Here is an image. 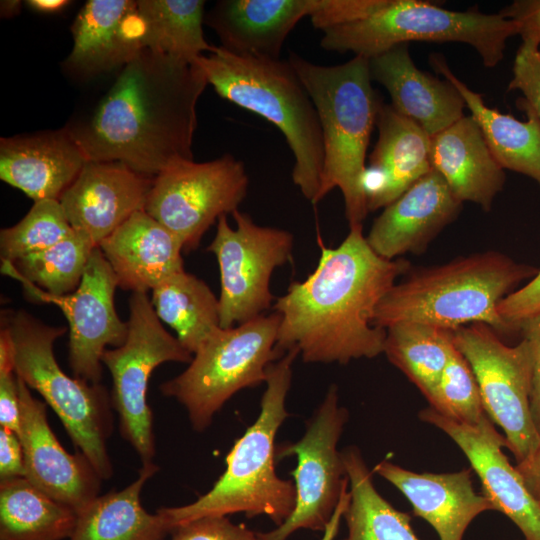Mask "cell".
Masks as SVG:
<instances>
[{
  "label": "cell",
  "mask_w": 540,
  "mask_h": 540,
  "mask_svg": "<svg viewBox=\"0 0 540 540\" xmlns=\"http://www.w3.org/2000/svg\"><path fill=\"white\" fill-rule=\"evenodd\" d=\"M91 239L75 231L56 245L13 262H2V272L43 292L61 296L74 292L93 250Z\"/></svg>",
  "instance_id": "cell-35"
},
{
  "label": "cell",
  "mask_w": 540,
  "mask_h": 540,
  "mask_svg": "<svg viewBox=\"0 0 540 540\" xmlns=\"http://www.w3.org/2000/svg\"><path fill=\"white\" fill-rule=\"evenodd\" d=\"M88 162L66 126L0 139V178L36 201L59 200Z\"/></svg>",
  "instance_id": "cell-23"
},
{
  "label": "cell",
  "mask_w": 540,
  "mask_h": 540,
  "mask_svg": "<svg viewBox=\"0 0 540 540\" xmlns=\"http://www.w3.org/2000/svg\"><path fill=\"white\" fill-rule=\"evenodd\" d=\"M497 312L505 323L509 336L519 334L526 320L540 314V270L527 284L506 296Z\"/></svg>",
  "instance_id": "cell-41"
},
{
  "label": "cell",
  "mask_w": 540,
  "mask_h": 540,
  "mask_svg": "<svg viewBox=\"0 0 540 540\" xmlns=\"http://www.w3.org/2000/svg\"><path fill=\"white\" fill-rule=\"evenodd\" d=\"M348 419V410L339 405L338 390L333 384L307 422L302 438L276 446V458L297 457V466L291 472L295 507L280 526L258 533L261 540H287L299 529L325 530L349 483L342 453L337 449Z\"/></svg>",
  "instance_id": "cell-14"
},
{
  "label": "cell",
  "mask_w": 540,
  "mask_h": 540,
  "mask_svg": "<svg viewBox=\"0 0 540 540\" xmlns=\"http://www.w3.org/2000/svg\"><path fill=\"white\" fill-rule=\"evenodd\" d=\"M430 64L460 93L500 166L528 176L540 186V121L534 111L519 98L517 106L526 113L527 120L501 113L486 106L482 95L462 82L442 55L431 54Z\"/></svg>",
  "instance_id": "cell-28"
},
{
  "label": "cell",
  "mask_w": 540,
  "mask_h": 540,
  "mask_svg": "<svg viewBox=\"0 0 540 540\" xmlns=\"http://www.w3.org/2000/svg\"><path fill=\"white\" fill-rule=\"evenodd\" d=\"M248 185L245 164L231 154L206 162L181 159L153 178L144 210L188 252L215 221L238 210Z\"/></svg>",
  "instance_id": "cell-12"
},
{
  "label": "cell",
  "mask_w": 540,
  "mask_h": 540,
  "mask_svg": "<svg viewBox=\"0 0 540 540\" xmlns=\"http://www.w3.org/2000/svg\"><path fill=\"white\" fill-rule=\"evenodd\" d=\"M68 0H28L25 4L35 12L43 14H55L69 6Z\"/></svg>",
  "instance_id": "cell-48"
},
{
  "label": "cell",
  "mask_w": 540,
  "mask_h": 540,
  "mask_svg": "<svg viewBox=\"0 0 540 540\" xmlns=\"http://www.w3.org/2000/svg\"><path fill=\"white\" fill-rule=\"evenodd\" d=\"M426 400L442 416L471 426L487 415L475 375L456 347Z\"/></svg>",
  "instance_id": "cell-37"
},
{
  "label": "cell",
  "mask_w": 540,
  "mask_h": 540,
  "mask_svg": "<svg viewBox=\"0 0 540 540\" xmlns=\"http://www.w3.org/2000/svg\"><path fill=\"white\" fill-rule=\"evenodd\" d=\"M515 35L518 25L500 13L453 11L422 0H387L366 18L324 30L320 46L370 59L410 41L461 42L476 50L485 67L493 68Z\"/></svg>",
  "instance_id": "cell-8"
},
{
  "label": "cell",
  "mask_w": 540,
  "mask_h": 540,
  "mask_svg": "<svg viewBox=\"0 0 540 540\" xmlns=\"http://www.w3.org/2000/svg\"><path fill=\"white\" fill-rule=\"evenodd\" d=\"M299 351L293 348L267 369L266 390L256 421L235 441L226 456V469L213 487L196 501L178 507H164L172 530L175 526L204 516L244 513L247 518L268 516L280 526L295 507L292 480L275 471V436L290 415L286 397L291 385L292 364Z\"/></svg>",
  "instance_id": "cell-4"
},
{
  "label": "cell",
  "mask_w": 540,
  "mask_h": 540,
  "mask_svg": "<svg viewBox=\"0 0 540 540\" xmlns=\"http://www.w3.org/2000/svg\"><path fill=\"white\" fill-rule=\"evenodd\" d=\"M418 417L457 444L478 475L483 494L495 511L507 516L524 540H540V505L502 451V447H507L506 438L496 430L490 417L485 415L477 425L471 426L442 416L430 406L422 409Z\"/></svg>",
  "instance_id": "cell-16"
},
{
  "label": "cell",
  "mask_w": 540,
  "mask_h": 540,
  "mask_svg": "<svg viewBox=\"0 0 540 540\" xmlns=\"http://www.w3.org/2000/svg\"><path fill=\"white\" fill-rule=\"evenodd\" d=\"M538 271L497 251L409 270L381 300L373 324L387 329L401 322H418L454 331L484 323L503 338L509 332L497 312L499 303Z\"/></svg>",
  "instance_id": "cell-3"
},
{
  "label": "cell",
  "mask_w": 540,
  "mask_h": 540,
  "mask_svg": "<svg viewBox=\"0 0 540 540\" xmlns=\"http://www.w3.org/2000/svg\"><path fill=\"white\" fill-rule=\"evenodd\" d=\"M157 470L153 462L142 464L131 484L94 498L77 514L69 540H165L171 525L158 510L149 513L141 503L143 486Z\"/></svg>",
  "instance_id": "cell-29"
},
{
  "label": "cell",
  "mask_w": 540,
  "mask_h": 540,
  "mask_svg": "<svg viewBox=\"0 0 540 540\" xmlns=\"http://www.w3.org/2000/svg\"><path fill=\"white\" fill-rule=\"evenodd\" d=\"M376 127L378 139L362 178L369 212L390 205L432 169L431 137L420 125L381 102Z\"/></svg>",
  "instance_id": "cell-22"
},
{
  "label": "cell",
  "mask_w": 540,
  "mask_h": 540,
  "mask_svg": "<svg viewBox=\"0 0 540 540\" xmlns=\"http://www.w3.org/2000/svg\"><path fill=\"white\" fill-rule=\"evenodd\" d=\"M279 324L273 312L219 328L181 374L160 385L161 393L184 406L195 431H204L234 394L266 382L269 365L282 357L275 349Z\"/></svg>",
  "instance_id": "cell-9"
},
{
  "label": "cell",
  "mask_w": 540,
  "mask_h": 540,
  "mask_svg": "<svg viewBox=\"0 0 540 540\" xmlns=\"http://www.w3.org/2000/svg\"><path fill=\"white\" fill-rule=\"evenodd\" d=\"M1 326L13 344L17 376L54 410L77 451L101 479H110L113 466L107 439L113 426L111 397L100 383L70 377L58 365L54 342L66 328L49 326L22 309L4 312Z\"/></svg>",
  "instance_id": "cell-7"
},
{
  "label": "cell",
  "mask_w": 540,
  "mask_h": 540,
  "mask_svg": "<svg viewBox=\"0 0 540 540\" xmlns=\"http://www.w3.org/2000/svg\"><path fill=\"white\" fill-rule=\"evenodd\" d=\"M153 178L115 161H88L59 199L74 229L95 246L144 210Z\"/></svg>",
  "instance_id": "cell-18"
},
{
  "label": "cell",
  "mask_w": 540,
  "mask_h": 540,
  "mask_svg": "<svg viewBox=\"0 0 540 540\" xmlns=\"http://www.w3.org/2000/svg\"><path fill=\"white\" fill-rule=\"evenodd\" d=\"M519 335L527 341L530 349L532 362L530 408L540 435V314L522 323Z\"/></svg>",
  "instance_id": "cell-43"
},
{
  "label": "cell",
  "mask_w": 540,
  "mask_h": 540,
  "mask_svg": "<svg viewBox=\"0 0 540 540\" xmlns=\"http://www.w3.org/2000/svg\"><path fill=\"white\" fill-rule=\"evenodd\" d=\"M515 468L523 478L530 494L540 505V444L529 457L516 463Z\"/></svg>",
  "instance_id": "cell-46"
},
{
  "label": "cell",
  "mask_w": 540,
  "mask_h": 540,
  "mask_svg": "<svg viewBox=\"0 0 540 540\" xmlns=\"http://www.w3.org/2000/svg\"><path fill=\"white\" fill-rule=\"evenodd\" d=\"M98 247L115 273L118 287L132 293L152 291L184 270L182 242L145 210L134 213Z\"/></svg>",
  "instance_id": "cell-26"
},
{
  "label": "cell",
  "mask_w": 540,
  "mask_h": 540,
  "mask_svg": "<svg viewBox=\"0 0 540 540\" xmlns=\"http://www.w3.org/2000/svg\"><path fill=\"white\" fill-rule=\"evenodd\" d=\"M320 0H222L205 14L221 47L239 55L280 59L283 44Z\"/></svg>",
  "instance_id": "cell-25"
},
{
  "label": "cell",
  "mask_w": 540,
  "mask_h": 540,
  "mask_svg": "<svg viewBox=\"0 0 540 540\" xmlns=\"http://www.w3.org/2000/svg\"><path fill=\"white\" fill-rule=\"evenodd\" d=\"M71 31L73 47L64 68L78 78L119 71L145 50L143 22L134 0H89Z\"/></svg>",
  "instance_id": "cell-20"
},
{
  "label": "cell",
  "mask_w": 540,
  "mask_h": 540,
  "mask_svg": "<svg viewBox=\"0 0 540 540\" xmlns=\"http://www.w3.org/2000/svg\"><path fill=\"white\" fill-rule=\"evenodd\" d=\"M395 486L410 502L414 515L423 518L440 540H464L473 520L495 511L473 485L472 468L448 473H418L384 459L372 470Z\"/></svg>",
  "instance_id": "cell-21"
},
{
  "label": "cell",
  "mask_w": 540,
  "mask_h": 540,
  "mask_svg": "<svg viewBox=\"0 0 540 540\" xmlns=\"http://www.w3.org/2000/svg\"><path fill=\"white\" fill-rule=\"evenodd\" d=\"M18 389L25 478L78 514L100 495L102 479L81 452L73 455L63 448L49 426L46 404L19 377Z\"/></svg>",
  "instance_id": "cell-17"
},
{
  "label": "cell",
  "mask_w": 540,
  "mask_h": 540,
  "mask_svg": "<svg viewBox=\"0 0 540 540\" xmlns=\"http://www.w3.org/2000/svg\"><path fill=\"white\" fill-rule=\"evenodd\" d=\"M499 13L518 25L522 42L540 47V0H516Z\"/></svg>",
  "instance_id": "cell-44"
},
{
  "label": "cell",
  "mask_w": 540,
  "mask_h": 540,
  "mask_svg": "<svg viewBox=\"0 0 540 540\" xmlns=\"http://www.w3.org/2000/svg\"><path fill=\"white\" fill-rule=\"evenodd\" d=\"M59 200L34 202L29 212L15 225L0 232L2 262L46 250L74 233Z\"/></svg>",
  "instance_id": "cell-36"
},
{
  "label": "cell",
  "mask_w": 540,
  "mask_h": 540,
  "mask_svg": "<svg viewBox=\"0 0 540 540\" xmlns=\"http://www.w3.org/2000/svg\"><path fill=\"white\" fill-rule=\"evenodd\" d=\"M217 221L216 234L207 250L217 259L220 271L219 313L223 329L258 317L270 307L273 271L292 257L293 235L284 229L256 224L239 209Z\"/></svg>",
  "instance_id": "cell-13"
},
{
  "label": "cell",
  "mask_w": 540,
  "mask_h": 540,
  "mask_svg": "<svg viewBox=\"0 0 540 540\" xmlns=\"http://www.w3.org/2000/svg\"><path fill=\"white\" fill-rule=\"evenodd\" d=\"M453 342L475 375L486 414L503 430L516 463L523 461L540 444L530 408L527 341L511 346L487 324L472 323L454 330Z\"/></svg>",
  "instance_id": "cell-11"
},
{
  "label": "cell",
  "mask_w": 540,
  "mask_h": 540,
  "mask_svg": "<svg viewBox=\"0 0 540 540\" xmlns=\"http://www.w3.org/2000/svg\"><path fill=\"white\" fill-rule=\"evenodd\" d=\"M151 303L160 321L176 332L192 355L221 328L219 299L207 283L185 270L157 285Z\"/></svg>",
  "instance_id": "cell-30"
},
{
  "label": "cell",
  "mask_w": 540,
  "mask_h": 540,
  "mask_svg": "<svg viewBox=\"0 0 540 540\" xmlns=\"http://www.w3.org/2000/svg\"><path fill=\"white\" fill-rule=\"evenodd\" d=\"M196 63L223 99L276 126L294 157L292 181L314 204L324 148L316 108L288 60L239 55L215 46Z\"/></svg>",
  "instance_id": "cell-6"
},
{
  "label": "cell",
  "mask_w": 540,
  "mask_h": 540,
  "mask_svg": "<svg viewBox=\"0 0 540 540\" xmlns=\"http://www.w3.org/2000/svg\"><path fill=\"white\" fill-rule=\"evenodd\" d=\"M430 161L462 203L473 202L488 212L503 189L504 169L471 115L431 136Z\"/></svg>",
  "instance_id": "cell-27"
},
{
  "label": "cell",
  "mask_w": 540,
  "mask_h": 540,
  "mask_svg": "<svg viewBox=\"0 0 540 540\" xmlns=\"http://www.w3.org/2000/svg\"><path fill=\"white\" fill-rule=\"evenodd\" d=\"M202 68L145 49L122 67L85 119L66 128L88 161L120 162L154 178L193 159Z\"/></svg>",
  "instance_id": "cell-2"
},
{
  "label": "cell",
  "mask_w": 540,
  "mask_h": 540,
  "mask_svg": "<svg viewBox=\"0 0 540 540\" xmlns=\"http://www.w3.org/2000/svg\"><path fill=\"white\" fill-rule=\"evenodd\" d=\"M387 0H320L318 9L310 16L316 29L327 30L368 17Z\"/></svg>",
  "instance_id": "cell-42"
},
{
  "label": "cell",
  "mask_w": 540,
  "mask_h": 540,
  "mask_svg": "<svg viewBox=\"0 0 540 540\" xmlns=\"http://www.w3.org/2000/svg\"><path fill=\"white\" fill-rule=\"evenodd\" d=\"M21 283L33 299L61 309L68 321V361L73 376L99 384L106 347L121 346L128 334V323L120 319L114 305L118 281L99 247L93 250L78 288L70 294L50 295L31 283Z\"/></svg>",
  "instance_id": "cell-15"
},
{
  "label": "cell",
  "mask_w": 540,
  "mask_h": 540,
  "mask_svg": "<svg viewBox=\"0 0 540 540\" xmlns=\"http://www.w3.org/2000/svg\"><path fill=\"white\" fill-rule=\"evenodd\" d=\"M454 349L453 331L424 323L401 322L386 329L383 353L426 398Z\"/></svg>",
  "instance_id": "cell-34"
},
{
  "label": "cell",
  "mask_w": 540,
  "mask_h": 540,
  "mask_svg": "<svg viewBox=\"0 0 540 540\" xmlns=\"http://www.w3.org/2000/svg\"><path fill=\"white\" fill-rule=\"evenodd\" d=\"M76 521L74 510L25 477L0 480V540L69 539Z\"/></svg>",
  "instance_id": "cell-32"
},
{
  "label": "cell",
  "mask_w": 540,
  "mask_h": 540,
  "mask_svg": "<svg viewBox=\"0 0 540 540\" xmlns=\"http://www.w3.org/2000/svg\"><path fill=\"white\" fill-rule=\"evenodd\" d=\"M0 426L19 433L20 402L14 349L8 331H0Z\"/></svg>",
  "instance_id": "cell-38"
},
{
  "label": "cell",
  "mask_w": 540,
  "mask_h": 540,
  "mask_svg": "<svg viewBox=\"0 0 540 540\" xmlns=\"http://www.w3.org/2000/svg\"><path fill=\"white\" fill-rule=\"evenodd\" d=\"M22 2L19 0H4L0 2V15L2 18H13L20 14Z\"/></svg>",
  "instance_id": "cell-49"
},
{
  "label": "cell",
  "mask_w": 540,
  "mask_h": 540,
  "mask_svg": "<svg viewBox=\"0 0 540 540\" xmlns=\"http://www.w3.org/2000/svg\"><path fill=\"white\" fill-rule=\"evenodd\" d=\"M362 228L350 227L335 248L321 243L315 270L275 301L281 356L296 348L307 363L347 364L383 353L386 329L373 324L375 311L410 263L379 256Z\"/></svg>",
  "instance_id": "cell-1"
},
{
  "label": "cell",
  "mask_w": 540,
  "mask_h": 540,
  "mask_svg": "<svg viewBox=\"0 0 540 540\" xmlns=\"http://www.w3.org/2000/svg\"><path fill=\"white\" fill-rule=\"evenodd\" d=\"M171 540H261L244 524H234L227 516H204L181 523L170 533Z\"/></svg>",
  "instance_id": "cell-39"
},
{
  "label": "cell",
  "mask_w": 540,
  "mask_h": 540,
  "mask_svg": "<svg viewBox=\"0 0 540 540\" xmlns=\"http://www.w3.org/2000/svg\"><path fill=\"white\" fill-rule=\"evenodd\" d=\"M341 453L350 492L343 514L348 533L342 540H420L411 516L392 506L375 488L373 472L359 448L347 446Z\"/></svg>",
  "instance_id": "cell-31"
},
{
  "label": "cell",
  "mask_w": 540,
  "mask_h": 540,
  "mask_svg": "<svg viewBox=\"0 0 540 540\" xmlns=\"http://www.w3.org/2000/svg\"><path fill=\"white\" fill-rule=\"evenodd\" d=\"M372 81L389 93L391 106L410 118L431 137L464 116L466 104L447 80L421 71L408 44H401L369 59Z\"/></svg>",
  "instance_id": "cell-24"
},
{
  "label": "cell",
  "mask_w": 540,
  "mask_h": 540,
  "mask_svg": "<svg viewBox=\"0 0 540 540\" xmlns=\"http://www.w3.org/2000/svg\"><path fill=\"white\" fill-rule=\"evenodd\" d=\"M508 90H519L521 98L540 121V47L522 42L513 65Z\"/></svg>",
  "instance_id": "cell-40"
},
{
  "label": "cell",
  "mask_w": 540,
  "mask_h": 540,
  "mask_svg": "<svg viewBox=\"0 0 540 540\" xmlns=\"http://www.w3.org/2000/svg\"><path fill=\"white\" fill-rule=\"evenodd\" d=\"M204 6L203 0H137L145 49L196 63L215 47L204 37Z\"/></svg>",
  "instance_id": "cell-33"
},
{
  "label": "cell",
  "mask_w": 540,
  "mask_h": 540,
  "mask_svg": "<svg viewBox=\"0 0 540 540\" xmlns=\"http://www.w3.org/2000/svg\"><path fill=\"white\" fill-rule=\"evenodd\" d=\"M288 62L308 92L322 130L323 171L314 204L339 188L349 228L362 225L369 213L362 187L366 152L382 102L372 87L369 59L354 56L324 66L290 52Z\"/></svg>",
  "instance_id": "cell-5"
},
{
  "label": "cell",
  "mask_w": 540,
  "mask_h": 540,
  "mask_svg": "<svg viewBox=\"0 0 540 540\" xmlns=\"http://www.w3.org/2000/svg\"><path fill=\"white\" fill-rule=\"evenodd\" d=\"M350 501V492L349 484L346 485L342 491L340 501L334 511V514L327 524L325 530L323 531V536L320 540H334L335 536L338 533L339 525L345 509L347 508Z\"/></svg>",
  "instance_id": "cell-47"
},
{
  "label": "cell",
  "mask_w": 540,
  "mask_h": 540,
  "mask_svg": "<svg viewBox=\"0 0 540 540\" xmlns=\"http://www.w3.org/2000/svg\"><path fill=\"white\" fill-rule=\"evenodd\" d=\"M462 204L432 168L384 208L366 240L375 253L388 260L420 254L457 218Z\"/></svg>",
  "instance_id": "cell-19"
},
{
  "label": "cell",
  "mask_w": 540,
  "mask_h": 540,
  "mask_svg": "<svg viewBox=\"0 0 540 540\" xmlns=\"http://www.w3.org/2000/svg\"><path fill=\"white\" fill-rule=\"evenodd\" d=\"M25 477L24 453L19 435L0 428V480Z\"/></svg>",
  "instance_id": "cell-45"
},
{
  "label": "cell",
  "mask_w": 540,
  "mask_h": 540,
  "mask_svg": "<svg viewBox=\"0 0 540 540\" xmlns=\"http://www.w3.org/2000/svg\"><path fill=\"white\" fill-rule=\"evenodd\" d=\"M129 312L125 342L106 349L101 360L112 377L111 404L120 433L146 464L155 456L153 415L147 401L152 372L165 362L190 363L193 355L163 327L147 293H132Z\"/></svg>",
  "instance_id": "cell-10"
}]
</instances>
